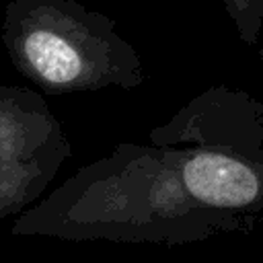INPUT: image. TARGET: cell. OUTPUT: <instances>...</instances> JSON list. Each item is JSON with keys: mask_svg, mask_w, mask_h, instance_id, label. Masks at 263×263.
Segmentation results:
<instances>
[{"mask_svg": "<svg viewBox=\"0 0 263 263\" xmlns=\"http://www.w3.org/2000/svg\"><path fill=\"white\" fill-rule=\"evenodd\" d=\"M242 226L251 222L208 210L189 195L171 146L119 144L25 212L12 234L185 242Z\"/></svg>", "mask_w": 263, "mask_h": 263, "instance_id": "6da1fadb", "label": "cell"}, {"mask_svg": "<svg viewBox=\"0 0 263 263\" xmlns=\"http://www.w3.org/2000/svg\"><path fill=\"white\" fill-rule=\"evenodd\" d=\"M2 43L16 72L49 95L129 90L146 80L115 23L76 0H8Z\"/></svg>", "mask_w": 263, "mask_h": 263, "instance_id": "7a4b0ae2", "label": "cell"}, {"mask_svg": "<svg viewBox=\"0 0 263 263\" xmlns=\"http://www.w3.org/2000/svg\"><path fill=\"white\" fill-rule=\"evenodd\" d=\"M70 154L72 144L45 99L0 84V222L37 201Z\"/></svg>", "mask_w": 263, "mask_h": 263, "instance_id": "3957f363", "label": "cell"}, {"mask_svg": "<svg viewBox=\"0 0 263 263\" xmlns=\"http://www.w3.org/2000/svg\"><path fill=\"white\" fill-rule=\"evenodd\" d=\"M177 156L189 195L203 208L255 222L263 210V152L212 144H162Z\"/></svg>", "mask_w": 263, "mask_h": 263, "instance_id": "277c9868", "label": "cell"}, {"mask_svg": "<svg viewBox=\"0 0 263 263\" xmlns=\"http://www.w3.org/2000/svg\"><path fill=\"white\" fill-rule=\"evenodd\" d=\"M242 43L255 45L263 25V0H222Z\"/></svg>", "mask_w": 263, "mask_h": 263, "instance_id": "5b68a950", "label": "cell"}, {"mask_svg": "<svg viewBox=\"0 0 263 263\" xmlns=\"http://www.w3.org/2000/svg\"><path fill=\"white\" fill-rule=\"evenodd\" d=\"M259 58H261V60H263V47H261V49H259Z\"/></svg>", "mask_w": 263, "mask_h": 263, "instance_id": "8992f818", "label": "cell"}]
</instances>
